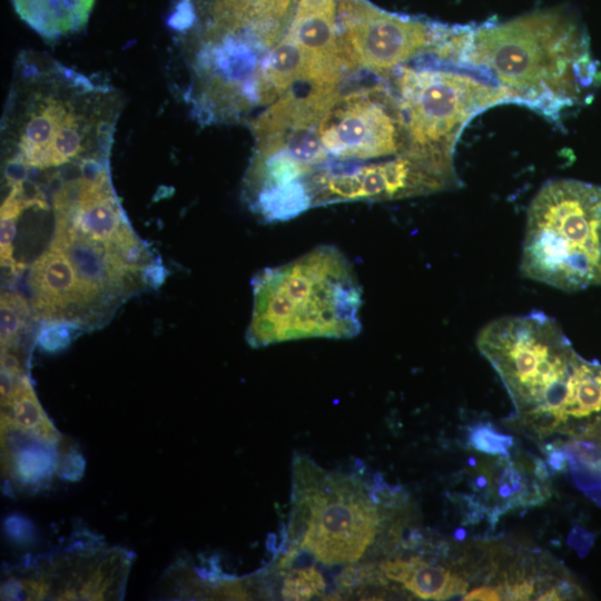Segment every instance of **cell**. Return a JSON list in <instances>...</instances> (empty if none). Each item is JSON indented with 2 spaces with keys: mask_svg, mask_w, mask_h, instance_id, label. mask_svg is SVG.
<instances>
[{
  "mask_svg": "<svg viewBox=\"0 0 601 601\" xmlns=\"http://www.w3.org/2000/svg\"><path fill=\"white\" fill-rule=\"evenodd\" d=\"M121 104L111 85L46 53L21 51L1 120L4 165L23 168L28 179L109 157Z\"/></svg>",
  "mask_w": 601,
  "mask_h": 601,
  "instance_id": "1",
  "label": "cell"
},
{
  "mask_svg": "<svg viewBox=\"0 0 601 601\" xmlns=\"http://www.w3.org/2000/svg\"><path fill=\"white\" fill-rule=\"evenodd\" d=\"M455 65L552 119L588 102L601 86V66L585 28L563 7L470 24Z\"/></svg>",
  "mask_w": 601,
  "mask_h": 601,
  "instance_id": "2",
  "label": "cell"
},
{
  "mask_svg": "<svg viewBox=\"0 0 601 601\" xmlns=\"http://www.w3.org/2000/svg\"><path fill=\"white\" fill-rule=\"evenodd\" d=\"M55 233L50 245L72 266L86 329L106 324L131 295L148 285L157 264L134 231L110 178L76 177L52 194Z\"/></svg>",
  "mask_w": 601,
  "mask_h": 601,
  "instance_id": "3",
  "label": "cell"
},
{
  "mask_svg": "<svg viewBox=\"0 0 601 601\" xmlns=\"http://www.w3.org/2000/svg\"><path fill=\"white\" fill-rule=\"evenodd\" d=\"M246 338L253 347L311 338H351L362 328V287L349 260L323 245L267 267L253 280Z\"/></svg>",
  "mask_w": 601,
  "mask_h": 601,
  "instance_id": "4",
  "label": "cell"
},
{
  "mask_svg": "<svg viewBox=\"0 0 601 601\" xmlns=\"http://www.w3.org/2000/svg\"><path fill=\"white\" fill-rule=\"evenodd\" d=\"M520 269L563 292L601 286V186L545 183L526 214Z\"/></svg>",
  "mask_w": 601,
  "mask_h": 601,
  "instance_id": "5",
  "label": "cell"
},
{
  "mask_svg": "<svg viewBox=\"0 0 601 601\" xmlns=\"http://www.w3.org/2000/svg\"><path fill=\"white\" fill-rule=\"evenodd\" d=\"M476 344L521 414L543 428L563 424L570 378L581 358L553 318L542 312L501 317L480 331Z\"/></svg>",
  "mask_w": 601,
  "mask_h": 601,
  "instance_id": "6",
  "label": "cell"
},
{
  "mask_svg": "<svg viewBox=\"0 0 601 601\" xmlns=\"http://www.w3.org/2000/svg\"><path fill=\"white\" fill-rule=\"evenodd\" d=\"M315 134L322 161L304 185L305 210L331 204L336 189L374 164L371 160L406 152L397 101L381 87L345 96L336 91L315 124Z\"/></svg>",
  "mask_w": 601,
  "mask_h": 601,
  "instance_id": "7",
  "label": "cell"
},
{
  "mask_svg": "<svg viewBox=\"0 0 601 601\" xmlns=\"http://www.w3.org/2000/svg\"><path fill=\"white\" fill-rule=\"evenodd\" d=\"M464 69L395 70V99L404 122L406 152L453 165L454 147L466 124L486 108L513 101L493 81Z\"/></svg>",
  "mask_w": 601,
  "mask_h": 601,
  "instance_id": "8",
  "label": "cell"
},
{
  "mask_svg": "<svg viewBox=\"0 0 601 601\" xmlns=\"http://www.w3.org/2000/svg\"><path fill=\"white\" fill-rule=\"evenodd\" d=\"M295 466L299 549L325 564L357 561L380 523L372 500L353 479L325 473L302 460Z\"/></svg>",
  "mask_w": 601,
  "mask_h": 601,
  "instance_id": "9",
  "label": "cell"
},
{
  "mask_svg": "<svg viewBox=\"0 0 601 601\" xmlns=\"http://www.w3.org/2000/svg\"><path fill=\"white\" fill-rule=\"evenodd\" d=\"M339 41L348 68L387 73L424 53L435 56L456 26L383 11L366 0H339Z\"/></svg>",
  "mask_w": 601,
  "mask_h": 601,
  "instance_id": "10",
  "label": "cell"
},
{
  "mask_svg": "<svg viewBox=\"0 0 601 601\" xmlns=\"http://www.w3.org/2000/svg\"><path fill=\"white\" fill-rule=\"evenodd\" d=\"M286 36L303 55L309 83L336 88L348 67L335 22V0H299Z\"/></svg>",
  "mask_w": 601,
  "mask_h": 601,
  "instance_id": "11",
  "label": "cell"
},
{
  "mask_svg": "<svg viewBox=\"0 0 601 601\" xmlns=\"http://www.w3.org/2000/svg\"><path fill=\"white\" fill-rule=\"evenodd\" d=\"M381 569L387 579L398 582L421 599L446 600L466 593L464 579L420 558L386 561Z\"/></svg>",
  "mask_w": 601,
  "mask_h": 601,
  "instance_id": "12",
  "label": "cell"
},
{
  "mask_svg": "<svg viewBox=\"0 0 601 601\" xmlns=\"http://www.w3.org/2000/svg\"><path fill=\"white\" fill-rule=\"evenodd\" d=\"M18 16L46 40L81 30L95 0H12Z\"/></svg>",
  "mask_w": 601,
  "mask_h": 601,
  "instance_id": "13",
  "label": "cell"
},
{
  "mask_svg": "<svg viewBox=\"0 0 601 601\" xmlns=\"http://www.w3.org/2000/svg\"><path fill=\"white\" fill-rule=\"evenodd\" d=\"M502 457L487 473L485 495L493 503L496 513L532 505L542 499L540 489L533 483L524 467Z\"/></svg>",
  "mask_w": 601,
  "mask_h": 601,
  "instance_id": "14",
  "label": "cell"
},
{
  "mask_svg": "<svg viewBox=\"0 0 601 601\" xmlns=\"http://www.w3.org/2000/svg\"><path fill=\"white\" fill-rule=\"evenodd\" d=\"M31 304L17 292L4 290L0 300V329L2 348L13 346L28 329L32 313Z\"/></svg>",
  "mask_w": 601,
  "mask_h": 601,
  "instance_id": "15",
  "label": "cell"
},
{
  "mask_svg": "<svg viewBox=\"0 0 601 601\" xmlns=\"http://www.w3.org/2000/svg\"><path fill=\"white\" fill-rule=\"evenodd\" d=\"M467 444L475 451L502 457H510L514 439L504 434L490 422H480L467 430Z\"/></svg>",
  "mask_w": 601,
  "mask_h": 601,
  "instance_id": "16",
  "label": "cell"
},
{
  "mask_svg": "<svg viewBox=\"0 0 601 601\" xmlns=\"http://www.w3.org/2000/svg\"><path fill=\"white\" fill-rule=\"evenodd\" d=\"M326 589L323 575L314 568L293 570L284 579L282 597L285 600H308Z\"/></svg>",
  "mask_w": 601,
  "mask_h": 601,
  "instance_id": "17",
  "label": "cell"
},
{
  "mask_svg": "<svg viewBox=\"0 0 601 601\" xmlns=\"http://www.w3.org/2000/svg\"><path fill=\"white\" fill-rule=\"evenodd\" d=\"M81 329L83 328L75 324L51 323L41 329L38 342L39 345L48 352L58 351L66 347L77 332Z\"/></svg>",
  "mask_w": 601,
  "mask_h": 601,
  "instance_id": "18",
  "label": "cell"
},
{
  "mask_svg": "<svg viewBox=\"0 0 601 601\" xmlns=\"http://www.w3.org/2000/svg\"><path fill=\"white\" fill-rule=\"evenodd\" d=\"M50 456L40 449H28L21 452L18 467L23 477L36 480L42 476L50 467Z\"/></svg>",
  "mask_w": 601,
  "mask_h": 601,
  "instance_id": "19",
  "label": "cell"
},
{
  "mask_svg": "<svg viewBox=\"0 0 601 601\" xmlns=\"http://www.w3.org/2000/svg\"><path fill=\"white\" fill-rule=\"evenodd\" d=\"M503 593L500 588L480 587L464 594V600L494 601L502 600Z\"/></svg>",
  "mask_w": 601,
  "mask_h": 601,
  "instance_id": "20",
  "label": "cell"
}]
</instances>
